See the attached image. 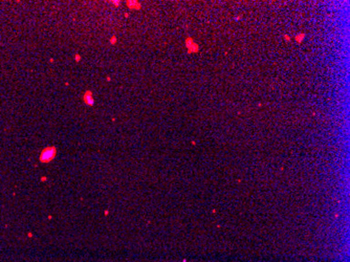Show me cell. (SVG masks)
<instances>
[{"mask_svg": "<svg viewBox=\"0 0 350 262\" xmlns=\"http://www.w3.org/2000/svg\"><path fill=\"white\" fill-rule=\"evenodd\" d=\"M111 3H112V4H113V6H120L121 1H111Z\"/></svg>", "mask_w": 350, "mask_h": 262, "instance_id": "8", "label": "cell"}, {"mask_svg": "<svg viewBox=\"0 0 350 262\" xmlns=\"http://www.w3.org/2000/svg\"><path fill=\"white\" fill-rule=\"evenodd\" d=\"M127 6L131 10H140L142 8V4L137 1H127Z\"/></svg>", "mask_w": 350, "mask_h": 262, "instance_id": "4", "label": "cell"}, {"mask_svg": "<svg viewBox=\"0 0 350 262\" xmlns=\"http://www.w3.org/2000/svg\"><path fill=\"white\" fill-rule=\"evenodd\" d=\"M186 46H187V48H188V52H189V54H192V52L194 54V52H197L198 50H199V47H198V45L195 43L194 40H193L192 38H187L186 39Z\"/></svg>", "mask_w": 350, "mask_h": 262, "instance_id": "2", "label": "cell"}, {"mask_svg": "<svg viewBox=\"0 0 350 262\" xmlns=\"http://www.w3.org/2000/svg\"><path fill=\"white\" fill-rule=\"evenodd\" d=\"M116 41H118V39H116V37H115V36L111 37V39H110V43H111L112 45H113V44H115V43H116Z\"/></svg>", "mask_w": 350, "mask_h": 262, "instance_id": "6", "label": "cell"}, {"mask_svg": "<svg viewBox=\"0 0 350 262\" xmlns=\"http://www.w3.org/2000/svg\"><path fill=\"white\" fill-rule=\"evenodd\" d=\"M83 101L86 105L88 106H93L94 104V99H93V94L90 90L85 91L84 94H83Z\"/></svg>", "mask_w": 350, "mask_h": 262, "instance_id": "3", "label": "cell"}, {"mask_svg": "<svg viewBox=\"0 0 350 262\" xmlns=\"http://www.w3.org/2000/svg\"><path fill=\"white\" fill-rule=\"evenodd\" d=\"M56 154H57V149H56V147H54V146L46 147V148L41 152L40 160H41L42 163H48V162H50V160H52L55 158Z\"/></svg>", "mask_w": 350, "mask_h": 262, "instance_id": "1", "label": "cell"}, {"mask_svg": "<svg viewBox=\"0 0 350 262\" xmlns=\"http://www.w3.org/2000/svg\"><path fill=\"white\" fill-rule=\"evenodd\" d=\"M304 36H305L304 34H300V35H298V36L296 37V40H297V41H298L299 43H300V42H301L302 40L304 39Z\"/></svg>", "mask_w": 350, "mask_h": 262, "instance_id": "5", "label": "cell"}, {"mask_svg": "<svg viewBox=\"0 0 350 262\" xmlns=\"http://www.w3.org/2000/svg\"><path fill=\"white\" fill-rule=\"evenodd\" d=\"M74 60L77 61V62H80V61H81V56H80L79 54H76V56H74Z\"/></svg>", "mask_w": 350, "mask_h": 262, "instance_id": "7", "label": "cell"}]
</instances>
